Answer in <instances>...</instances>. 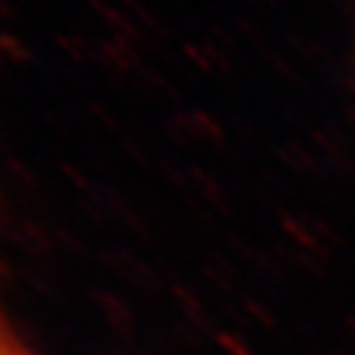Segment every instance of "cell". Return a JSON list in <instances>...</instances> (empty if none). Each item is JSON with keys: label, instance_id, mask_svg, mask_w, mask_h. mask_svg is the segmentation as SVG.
Instances as JSON below:
<instances>
[{"label": "cell", "instance_id": "1", "mask_svg": "<svg viewBox=\"0 0 355 355\" xmlns=\"http://www.w3.org/2000/svg\"><path fill=\"white\" fill-rule=\"evenodd\" d=\"M0 355H33L15 336V331L8 326L3 311H0Z\"/></svg>", "mask_w": 355, "mask_h": 355}]
</instances>
